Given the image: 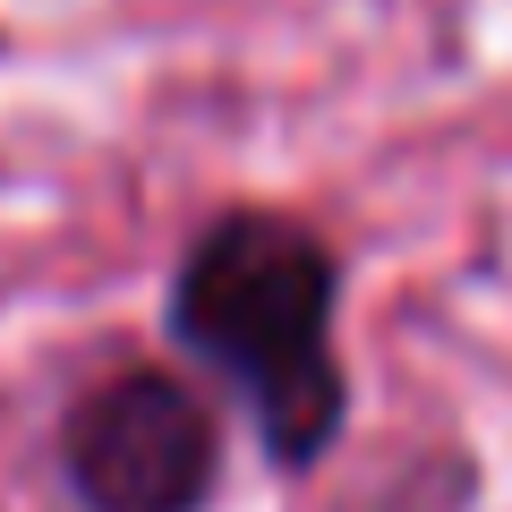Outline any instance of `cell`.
Returning <instances> with one entry per match:
<instances>
[{
    "label": "cell",
    "mask_w": 512,
    "mask_h": 512,
    "mask_svg": "<svg viewBox=\"0 0 512 512\" xmlns=\"http://www.w3.org/2000/svg\"><path fill=\"white\" fill-rule=\"evenodd\" d=\"M171 325L188 350L248 393L265 453L316 461L342 427V359H333V256L282 214H222L188 248Z\"/></svg>",
    "instance_id": "6da1fadb"
},
{
    "label": "cell",
    "mask_w": 512,
    "mask_h": 512,
    "mask_svg": "<svg viewBox=\"0 0 512 512\" xmlns=\"http://www.w3.org/2000/svg\"><path fill=\"white\" fill-rule=\"evenodd\" d=\"M214 419L163 367L94 384L60 427V470L86 512H205L214 495Z\"/></svg>",
    "instance_id": "7a4b0ae2"
}]
</instances>
